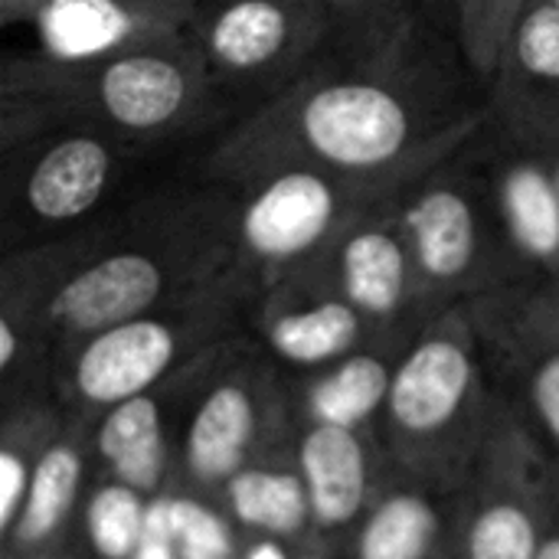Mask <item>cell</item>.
<instances>
[{
  "mask_svg": "<svg viewBox=\"0 0 559 559\" xmlns=\"http://www.w3.org/2000/svg\"><path fill=\"white\" fill-rule=\"evenodd\" d=\"M481 118H432L383 75H308L265 98L203 160L206 177L249 187L278 170H386L455 154Z\"/></svg>",
  "mask_w": 559,
  "mask_h": 559,
  "instance_id": "obj_1",
  "label": "cell"
},
{
  "mask_svg": "<svg viewBox=\"0 0 559 559\" xmlns=\"http://www.w3.org/2000/svg\"><path fill=\"white\" fill-rule=\"evenodd\" d=\"M210 62L190 29L95 56H20L0 79L3 154L62 124H102L124 141H160L193 121L210 92Z\"/></svg>",
  "mask_w": 559,
  "mask_h": 559,
  "instance_id": "obj_2",
  "label": "cell"
},
{
  "mask_svg": "<svg viewBox=\"0 0 559 559\" xmlns=\"http://www.w3.org/2000/svg\"><path fill=\"white\" fill-rule=\"evenodd\" d=\"M452 154H429L386 170H278L246 187L233 206V246L269 275L314 265L354 223L393 206Z\"/></svg>",
  "mask_w": 559,
  "mask_h": 559,
  "instance_id": "obj_3",
  "label": "cell"
},
{
  "mask_svg": "<svg viewBox=\"0 0 559 559\" xmlns=\"http://www.w3.org/2000/svg\"><path fill=\"white\" fill-rule=\"evenodd\" d=\"M187 29L216 79L278 95L331 29V10L324 0H200Z\"/></svg>",
  "mask_w": 559,
  "mask_h": 559,
  "instance_id": "obj_4",
  "label": "cell"
},
{
  "mask_svg": "<svg viewBox=\"0 0 559 559\" xmlns=\"http://www.w3.org/2000/svg\"><path fill=\"white\" fill-rule=\"evenodd\" d=\"M124 144L115 131L88 121L49 128L20 144L26 157L10 183V197L29 223H75L111 190Z\"/></svg>",
  "mask_w": 559,
  "mask_h": 559,
  "instance_id": "obj_5",
  "label": "cell"
},
{
  "mask_svg": "<svg viewBox=\"0 0 559 559\" xmlns=\"http://www.w3.org/2000/svg\"><path fill=\"white\" fill-rule=\"evenodd\" d=\"M495 111L524 151L559 154V7L534 0L495 72Z\"/></svg>",
  "mask_w": 559,
  "mask_h": 559,
  "instance_id": "obj_6",
  "label": "cell"
},
{
  "mask_svg": "<svg viewBox=\"0 0 559 559\" xmlns=\"http://www.w3.org/2000/svg\"><path fill=\"white\" fill-rule=\"evenodd\" d=\"M400 223L419 282L452 288L475 275L485 252V219L472 183L436 167L400 200Z\"/></svg>",
  "mask_w": 559,
  "mask_h": 559,
  "instance_id": "obj_7",
  "label": "cell"
},
{
  "mask_svg": "<svg viewBox=\"0 0 559 559\" xmlns=\"http://www.w3.org/2000/svg\"><path fill=\"white\" fill-rule=\"evenodd\" d=\"M167 252L154 246H121L85 259L49 305V321L69 334H98L147 314L167 292Z\"/></svg>",
  "mask_w": 559,
  "mask_h": 559,
  "instance_id": "obj_8",
  "label": "cell"
},
{
  "mask_svg": "<svg viewBox=\"0 0 559 559\" xmlns=\"http://www.w3.org/2000/svg\"><path fill=\"white\" fill-rule=\"evenodd\" d=\"M200 0H52L29 16L39 52L95 59L190 26Z\"/></svg>",
  "mask_w": 559,
  "mask_h": 559,
  "instance_id": "obj_9",
  "label": "cell"
},
{
  "mask_svg": "<svg viewBox=\"0 0 559 559\" xmlns=\"http://www.w3.org/2000/svg\"><path fill=\"white\" fill-rule=\"evenodd\" d=\"M318 262H328L334 285L364 318H393L419 282L400 223V203L354 223Z\"/></svg>",
  "mask_w": 559,
  "mask_h": 559,
  "instance_id": "obj_10",
  "label": "cell"
},
{
  "mask_svg": "<svg viewBox=\"0 0 559 559\" xmlns=\"http://www.w3.org/2000/svg\"><path fill=\"white\" fill-rule=\"evenodd\" d=\"M177 357V331L151 314L88 337L75 360V386L85 400L118 406L157 383Z\"/></svg>",
  "mask_w": 559,
  "mask_h": 559,
  "instance_id": "obj_11",
  "label": "cell"
},
{
  "mask_svg": "<svg viewBox=\"0 0 559 559\" xmlns=\"http://www.w3.org/2000/svg\"><path fill=\"white\" fill-rule=\"evenodd\" d=\"M472 386V360L455 334L426 337L393 373L390 413L409 432L445 426Z\"/></svg>",
  "mask_w": 559,
  "mask_h": 559,
  "instance_id": "obj_12",
  "label": "cell"
},
{
  "mask_svg": "<svg viewBox=\"0 0 559 559\" xmlns=\"http://www.w3.org/2000/svg\"><path fill=\"white\" fill-rule=\"evenodd\" d=\"M491 193L511 246L537 265H559V187L547 157L524 151L498 160Z\"/></svg>",
  "mask_w": 559,
  "mask_h": 559,
  "instance_id": "obj_13",
  "label": "cell"
},
{
  "mask_svg": "<svg viewBox=\"0 0 559 559\" xmlns=\"http://www.w3.org/2000/svg\"><path fill=\"white\" fill-rule=\"evenodd\" d=\"M301 472L311 511L321 524H344L360 511L367 472L360 442L350 429L321 423L301 445Z\"/></svg>",
  "mask_w": 559,
  "mask_h": 559,
  "instance_id": "obj_14",
  "label": "cell"
},
{
  "mask_svg": "<svg viewBox=\"0 0 559 559\" xmlns=\"http://www.w3.org/2000/svg\"><path fill=\"white\" fill-rule=\"evenodd\" d=\"M364 331V314L337 295L314 298L308 305L282 301L269 321V344L282 360L292 364H324L347 354Z\"/></svg>",
  "mask_w": 559,
  "mask_h": 559,
  "instance_id": "obj_15",
  "label": "cell"
},
{
  "mask_svg": "<svg viewBox=\"0 0 559 559\" xmlns=\"http://www.w3.org/2000/svg\"><path fill=\"white\" fill-rule=\"evenodd\" d=\"M98 449L128 488H154L164 475V436L157 403L144 393L118 403L98 432Z\"/></svg>",
  "mask_w": 559,
  "mask_h": 559,
  "instance_id": "obj_16",
  "label": "cell"
},
{
  "mask_svg": "<svg viewBox=\"0 0 559 559\" xmlns=\"http://www.w3.org/2000/svg\"><path fill=\"white\" fill-rule=\"evenodd\" d=\"M255 409L246 390L219 386L200 406L190 426V468L200 478H226L242 462V452L252 439Z\"/></svg>",
  "mask_w": 559,
  "mask_h": 559,
  "instance_id": "obj_17",
  "label": "cell"
},
{
  "mask_svg": "<svg viewBox=\"0 0 559 559\" xmlns=\"http://www.w3.org/2000/svg\"><path fill=\"white\" fill-rule=\"evenodd\" d=\"M390 386L393 377L380 357H347L331 377H324L311 390V409L324 426L350 429L367 419L383 400H390Z\"/></svg>",
  "mask_w": 559,
  "mask_h": 559,
  "instance_id": "obj_18",
  "label": "cell"
},
{
  "mask_svg": "<svg viewBox=\"0 0 559 559\" xmlns=\"http://www.w3.org/2000/svg\"><path fill=\"white\" fill-rule=\"evenodd\" d=\"M233 511L242 524L272 534H292L305 524L311 498L305 481L278 472H242L229 485Z\"/></svg>",
  "mask_w": 559,
  "mask_h": 559,
  "instance_id": "obj_19",
  "label": "cell"
},
{
  "mask_svg": "<svg viewBox=\"0 0 559 559\" xmlns=\"http://www.w3.org/2000/svg\"><path fill=\"white\" fill-rule=\"evenodd\" d=\"M455 3V20H459V36L468 62L495 79L504 46L527 13L534 0H452Z\"/></svg>",
  "mask_w": 559,
  "mask_h": 559,
  "instance_id": "obj_20",
  "label": "cell"
},
{
  "mask_svg": "<svg viewBox=\"0 0 559 559\" xmlns=\"http://www.w3.org/2000/svg\"><path fill=\"white\" fill-rule=\"evenodd\" d=\"M436 534V514L419 498L386 501L360 537V559H419Z\"/></svg>",
  "mask_w": 559,
  "mask_h": 559,
  "instance_id": "obj_21",
  "label": "cell"
},
{
  "mask_svg": "<svg viewBox=\"0 0 559 559\" xmlns=\"http://www.w3.org/2000/svg\"><path fill=\"white\" fill-rule=\"evenodd\" d=\"M79 459L69 449H49L33 478H29V498H26V511L20 518V534L26 540H43L69 511L75 488H79Z\"/></svg>",
  "mask_w": 559,
  "mask_h": 559,
  "instance_id": "obj_22",
  "label": "cell"
},
{
  "mask_svg": "<svg viewBox=\"0 0 559 559\" xmlns=\"http://www.w3.org/2000/svg\"><path fill=\"white\" fill-rule=\"evenodd\" d=\"M144 511L134 488H105L88 504V534L102 557H134L144 534Z\"/></svg>",
  "mask_w": 559,
  "mask_h": 559,
  "instance_id": "obj_23",
  "label": "cell"
},
{
  "mask_svg": "<svg viewBox=\"0 0 559 559\" xmlns=\"http://www.w3.org/2000/svg\"><path fill=\"white\" fill-rule=\"evenodd\" d=\"M331 26L344 29L354 43L380 56L406 29L413 0H324Z\"/></svg>",
  "mask_w": 559,
  "mask_h": 559,
  "instance_id": "obj_24",
  "label": "cell"
},
{
  "mask_svg": "<svg viewBox=\"0 0 559 559\" xmlns=\"http://www.w3.org/2000/svg\"><path fill=\"white\" fill-rule=\"evenodd\" d=\"M468 554L472 559H537L540 544L531 518L521 508L498 504L475 521Z\"/></svg>",
  "mask_w": 559,
  "mask_h": 559,
  "instance_id": "obj_25",
  "label": "cell"
},
{
  "mask_svg": "<svg viewBox=\"0 0 559 559\" xmlns=\"http://www.w3.org/2000/svg\"><path fill=\"white\" fill-rule=\"evenodd\" d=\"M174 518V540L183 559H226L229 534L216 514L193 501H170Z\"/></svg>",
  "mask_w": 559,
  "mask_h": 559,
  "instance_id": "obj_26",
  "label": "cell"
},
{
  "mask_svg": "<svg viewBox=\"0 0 559 559\" xmlns=\"http://www.w3.org/2000/svg\"><path fill=\"white\" fill-rule=\"evenodd\" d=\"M534 400L540 416L547 419L550 432L559 439V354L547 357L534 377Z\"/></svg>",
  "mask_w": 559,
  "mask_h": 559,
  "instance_id": "obj_27",
  "label": "cell"
},
{
  "mask_svg": "<svg viewBox=\"0 0 559 559\" xmlns=\"http://www.w3.org/2000/svg\"><path fill=\"white\" fill-rule=\"evenodd\" d=\"M23 495H26V468L20 465L16 455L3 452L0 455V527H10Z\"/></svg>",
  "mask_w": 559,
  "mask_h": 559,
  "instance_id": "obj_28",
  "label": "cell"
},
{
  "mask_svg": "<svg viewBox=\"0 0 559 559\" xmlns=\"http://www.w3.org/2000/svg\"><path fill=\"white\" fill-rule=\"evenodd\" d=\"M52 0H0V20L10 26V23H20V20H29L33 13H39L43 7H49Z\"/></svg>",
  "mask_w": 559,
  "mask_h": 559,
  "instance_id": "obj_29",
  "label": "cell"
},
{
  "mask_svg": "<svg viewBox=\"0 0 559 559\" xmlns=\"http://www.w3.org/2000/svg\"><path fill=\"white\" fill-rule=\"evenodd\" d=\"M174 547L170 540H160V537H141L134 559H177L174 557Z\"/></svg>",
  "mask_w": 559,
  "mask_h": 559,
  "instance_id": "obj_30",
  "label": "cell"
},
{
  "mask_svg": "<svg viewBox=\"0 0 559 559\" xmlns=\"http://www.w3.org/2000/svg\"><path fill=\"white\" fill-rule=\"evenodd\" d=\"M249 559H285V554H282L275 544H259V547L249 554Z\"/></svg>",
  "mask_w": 559,
  "mask_h": 559,
  "instance_id": "obj_31",
  "label": "cell"
},
{
  "mask_svg": "<svg viewBox=\"0 0 559 559\" xmlns=\"http://www.w3.org/2000/svg\"><path fill=\"white\" fill-rule=\"evenodd\" d=\"M537 559H559V540L544 544V547H540V554H537Z\"/></svg>",
  "mask_w": 559,
  "mask_h": 559,
  "instance_id": "obj_32",
  "label": "cell"
},
{
  "mask_svg": "<svg viewBox=\"0 0 559 559\" xmlns=\"http://www.w3.org/2000/svg\"><path fill=\"white\" fill-rule=\"evenodd\" d=\"M547 157V164H550V174H554V180H557L559 187V154H544Z\"/></svg>",
  "mask_w": 559,
  "mask_h": 559,
  "instance_id": "obj_33",
  "label": "cell"
},
{
  "mask_svg": "<svg viewBox=\"0 0 559 559\" xmlns=\"http://www.w3.org/2000/svg\"><path fill=\"white\" fill-rule=\"evenodd\" d=\"M547 3H554V7H559V0H547Z\"/></svg>",
  "mask_w": 559,
  "mask_h": 559,
  "instance_id": "obj_34",
  "label": "cell"
}]
</instances>
